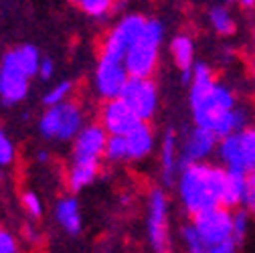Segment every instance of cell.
<instances>
[{
  "label": "cell",
  "instance_id": "obj_19",
  "mask_svg": "<svg viewBox=\"0 0 255 253\" xmlns=\"http://www.w3.org/2000/svg\"><path fill=\"white\" fill-rule=\"evenodd\" d=\"M245 193H247V174L227 170L225 186H223V207L229 209V211L239 209Z\"/></svg>",
  "mask_w": 255,
  "mask_h": 253
},
{
  "label": "cell",
  "instance_id": "obj_26",
  "mask_svg": "<svg viewBox=\"0 0 255 253\" xmlns=\"http://www.w3.org/2000/svg\"><path fill=\"white\" fill-rule=\"evenodd\" d=\"M180 237H182L186 253H205L207 251V245L201 241V237H199V233L195 231L193 225H184L182 231H180Z\"/></svg>",
  "mask_w": 255,
  "mask_h": 253
},
{
  "label": "cell",
  "instance_id": "obj_30",
  "mask_svg": "<svg viewBox=\"0 0 255 253\" xmlns=\"http://www.w3.org/2000/svg\"><path fill=\"white\" fill-rule=\"evenodd\" d=\"M53 75H55V61L49 59V57H43V59H41V65H39L37 77H39L41 81H51Z\"/></svg>",
  "mask_w": 255,
  "mask_h": 253
},
{
  "label": "cell",
  "instance_id": "obj_10",
  "mask_svg": "<svg viewBox=\"0 0 255 253\" xmlns=\"http://www.w3.org/2000/svg\"><path fill=\"white\" fill-rule=\"evenodd\" d=\"M128 79L130 77L126 73L122 59L100 55L98 63H95V71H93V89L104 102L120 98Z\"/></svg>",
  "mask_w": 255,
  "mask_h": 253
},
{
  "label": "cell",
  "instance_id": "obj_13",
  "mask_svg": "<svg viewBox=\"0 0 255 253\" xmlns=\"http://www.w3.org/2000/svg\"><path fill=\"white\" fill-rule=\"evenodd\" d=\"M217 146H219V138L213 132L195 126L190 132H186V136L182 138V142L178 146V164H180V168L205 162L213 152H217Z\"/></svg>",
  "mask_w": 255,
  "mask_h": 253
},
{
  "label": "cell",
  "instance_id": "obj_37",
  "mask_svg": "<svg viewBox=\"0 0 255 253\" xmlns=\"http://www.w3.org/2000/svg\"><path fill=\"white\" fill-rule=\"evenodd\" d=\"M0 182H2V166H0Z\"/></svg>",
  "mask_w": 255,
  "mask_h": 253
},
{
  "label": "cell",
  "instance_id": "obj_16",
  "mask_svg": "<svg viewBox=\"0 0 255 253\" xmlns=\"http://www.w3.org/2000/svg\"><path fill=\"white\" fill-rule=\"evenodd\" d=\"M158 156H160V174L162 180L166 184H174V180L178 178L180 172V164H178V140L174 130H166L162 140H160V148H158Z\"/></svg>",
  "mask_w": 255,
  "mask_h": 253
},
{
  "label": "cell",
  "instance_id": "obj_25",
  "mask_svg": "<svg viewBox=\"0 0 255 253\" xmlns=\"http://www.w3.org/2000/svg\"><path fill=\"white\" fill-rule=\"evenodd\" d=\"M249 227H251V217L245 209H237L233 213V239L237 241V245H241L245 241V237L249 235Z\"/></svg>",
  "mask_w": 255,
  "mask_h": 253
},
{
  "label": "cell",
  "instance_id": "obj_8",
  "mask_svg": "<svg viewBox=\"0 0 255 253\" xmlns=\"http://www.w3.org/2000/svg\"><path fill=\"white\" fill-rule=\"evenodd\" d=\"M190 225L199 233L201 241L209 247L221 245L233 239V211L225 207H217L193 217Z\"/></svg>",
  "mask_w": 255,
  "mask_h": 253
},
{
  "label": "cell",
  "instance_id": "obj_20",
  "mask_svg": "<svg viewBox=\"0 0 255 253\" xmlns=\"http://www.w3.org/2000/svg\"><path fill=\"white\" fill-rule=\"evenodd\" d=\"M100 166L102 164H69L67 168V188L69 193L75 195L83 188L91 186L95 182V178L100 176Z\"/></svg>",
  "mask_w": 255,
  "mask_h": 253
},
{
  "label": "cell",
  "instance_id": "obj_3",
  "mask_svg": "<svg viewBox=\"0 0 255 253\" xmlns=\"http://www.w3.org/2000/svg\"><path fill=\"white\" fill-rule=\"evenodd\" d=\"M164 41V24L158 18H148L140 37L132 43L124 57V67L128 77L152 79V73L160 61V47Z\"/></svg>",
  "mask_w": 255,
  "mask_h": 253
},
{
  "label": "cell",
  "instance_id": "obj_21",
  "mask_svg": "<svg viewBox=\"0 0 255 253\" xmlns=\"http://www.w3.org/2000/svg\"><path fill=\"white\" fill-rule=\"evenodd\" d=\"M209 24L213 26V30L221 37H231L235 33V18L231 14V10L223 4H217V6H211L209 10Z\"/></svg>",
  "mask_w": 255,
  "mask_h": 253
},
{
  "label": "cell",
  "instance_id": "obj_27",
  "mask_svg": "<svg viewBox=\"0 0 255 253\" xmlns=\"http://www.w3.org/2000/svg\"><path fill=\"white\" fill-rule=\"evenodd\" d=\"M16 160V146L8 138V134L0 128V166H10Z\"/></svg>",
  "mask_w": 255,
  "mask_h": 253
},
{
  "label": "cell",
  "instance_id": "obj_28",
  "mask_svg": "<svg viewBox=\"0 0 255 253\" xmlns=\"http://www.w3.org/2000/svg\"><path fill=\"white\" fill-rule=\"evenodd\" d=\"M20 203H22V209L28 217H33V219H39L43 215V203L39 199L37 193L33 191H24L22 197H20Z\"/></svg>",
  "mask_w": 255,
  "mask_h": 253
},
{
  "label": "cell",
  "instance_id": "obj_35",
  "mask_svg": "<svg viewBox=\"0 0 255 253\" xmlns=\"http://www.w3.org/2000/svg\"><path fill=\"white\" fill-rule=\"evenodd\" d=\"M37 160H39V162H47V160H49V152L39 150V152H37Z\"/></svg>",
  "mask_w": 255,
  "mask_h": 253
},
{
  "label": "cell",
  "instance_id": "obj_22",
  "mask_svg": "<svg viewBox=\"0 0 255 253\" xmlns=\"http://www.w3.org/2000/svg\"><path fill=\"white\" fill-rule=\"evenodd\" d=\"M71 93H73V81H69V79L57 81L55 85H51V87L45 91V96H43V104H45V108L65 104V102H69V100H71Z\"/></svg>",
  "mask_w": 255,
  "mask_h": 253
},
{
  "label": "cell",
  "instance_id": "obj_24",
  "mask_svg": "<svg viewBox=\"0 0 255 253\" xmlns=\"http://www.w3.org/2000/svg\"><path fill=\"white\" fill-rule=\"evenodd\" d=\"M104 160L108 162H126L128 160V146L124 136H108L106 150H104Z\"/></svg>",
  "mask_w": 255,
  "mask_h": 253
},
{
  "label": "cell",
  "instance_id": "obj_15",
  "mask_svg": "<svg viewBox=\"0 0 255 253\" xmlns=\"http://www.w3.org/2000/svg\"><path fill=\"white\" fill-rule=\"evenodd\" d=\"M170 57L172 63L178 67L184 85L190 83V75H193V67H195V41L186 33H178L174 35V39H170Z\"/></svg>",
  "mask_w": 255,
  "mask_h": 253
},
{
  "label": "cell",
  "instance_id": "obj_12",
  "mask_svg": "<svg viewBox=\"0 0 255 253\" xmlns=\"http://www.w3.org/2000/svg\"><path fill=\"white\" fill-rule=\"evenodd\" d=\"M30 77L4 53L0 59V104L10 108L26 100Z\"/></svg>",
  "mask_w": 255,
  "mask_h": 253
},
{
  "label": "cell",
  "instance_id": "obj_36",
  "mask_svg": "<svg viewBox=\"0 0 255 253\" xmlns=\"http://www.w3.org/2000/svg\"><path fill=\"white\" fill-rule=\"evenodd\" d=\"M249 71H251V79H253V83H255V55H253V59H251V65H249Z\"/></svg>",
  "mask_w": 255,
  "mask_h": 253
},
{
  "label": "cell",
  "instance_id": "obj_18",
  "mask_svg": "<svg viewBox=\"0 0 255 253\" xmlns=\"http://www.w3.org/2000/svg\"><path fill=\"white\" fill-rule=\"evenodd\" d=\"M55 217L57 223L65 229L69 235H79L83 227V217H81V207L75 195H65L61 197L55 205Z\"/></svg>",
  "mask_w": 255,
  "mask_h": 253
},
{
  "label": "cell",
  "instance_id": "obj_33",
  "mask_svg": "<svg viewBox=\"0 0 255 253\" xmlns=\"http://www.w3.org/2000/svg\"><path fill=\"white\" fill-rule=\"evenodd\" d=\"M22 235H24V239H26L28 243H39V241H41V235H39V231H37L33 225H24Z\"/></svg>",
  "mask_w": 255,
  "mask_h": 253
},
{
  "label": "cell",
  "instance_id": "obj_2",
  "mask_svg": "<svg viewBox=\"0 0 255 253\" xmlns=\"http://www.w3.org/2000/svg\"><path fill=\"white\" fill-rule=\"evenodd\" d=\"M225 174L227 170L217 164L201 162L180 168L176 178L178 199L184 207V211L190 215V219L223 207V186H225Z\"/></svg>",
  "mask_w": 255,
  "mask_h": 253
},
{
  "label": "cell",
  "instance_id": "obj_1",
  "mask_svg": "<svg viewBox=\"0 0 255 253\" xmlns=\"http://www.w3.org/2000/svg\"><path fill=\"white\" fill-rule=\"evenodd\" d=\"M188 104L195 126L213 134L223 118L239 106L235 91L229 85L217 81L207 63H195L188 83Z\"/></svg>",
  "mask_w": 255,
  "mask_h": 253
},
{
  "label": "cell",
  "instance_id": "obj_29",
  "mask_svg": "<svg viewBox=\"0 0 255 253\" xmlns=\"http://www.w3.org/2000/svg\"><path fill=\"white\" fill-rule=\"evenodd\" d=\"M0 253H18L16 237L4 227H0Z\"/></svg>",
  "mask_w": 255,
  "mask_h": 253
},
{
  "label": "cell",
  "instance_id": "obj_5",
  "mask_svg": "<svg viewBox=\"0 0 255 253\" xmlns=\"http://www.w3.org/2000/svg\"><path fill=\"white\" fill-rule=\"evenodd\" d=\"M146 231L148 243L152 253H170L172 239H170V221H168V197L164 188L154 186L148 193V207H146Z\"/></svg>",
  "mask_w": 255,
  "mask_h": 253
},
{
  "label": "cell",
  "instance_id": "obj_31",
  "mask_svg": "<svg viewBox=\"0 0 255 253\" xmlns=\"http://www.w3.org/2000/svg\"><path fill=\"white\" fill-rule=\"evenodd\" d=\"M239 247L235 239L231 241H225V243H221V245H215V247H209L205 253H239Z\"/></svg>",
  "mask_w": 255,
  "mask_h": 253
},
{
  "label": "cell",
  "instance_id": "obj_34",
  "mask_svg": "<svg viewBox=\"0 0 255 253\" xmlns=\"http://www.w3.org/2000/svg\"><path fill=\"white\" fill-rule=\"evenodd\" d=\"M237 2L245 8V10H251V8H255V0H237Z\"/></svg>",
  "mask_w": 255,
  "mask_h": 253
},
{
  "label": "cell",
  "instance_id": "obj_14",
  "mask_svg": "<svg viewBox=\"0 0 255 253\" xmlns=\"http://www.w3.org/2000/svg\"><path fill=\"white\" fill-rule=\"evenodd\" d=\"M140 124L142 120L120 98L104 102L100 110V126L108 132V136H128Z\"/></svg>",
  "mask_w": 255,
  "mask_h": 253
},
{
  "label": "cell",
  "instance_id": "obj_6",
  "mask_svg": "<svg viewBox=\"0 0 255 253\" xmlns=\"http://www.w3.org/2000/svg\"><path fill=\"white\" fill-rule=\"evenodd\" d=\"M217 154L225 170H233L241 174L253 172L255 170V126H247L245 130L219 140Z\"/></svg>",
  "mask_w": 255,
  "mask_h": 253
},
{
  "label": "cell",
  "instance_id": "obj_4",
  "mask_svg": "<svg viewBox=\"0 0 255 253\" xmlns=\"http://www.w3.org/2000/svg\"><path fill=\"white\" fill-rule=\"evenodd\" d=\"M83 126H85L83 108L73 100L47 108L39 118V132L45 140H57V142L73 140L81 132Z\"/></svg>",
  "mask_w": 255,
  "mask_h": 253
},
{
  "label": "cell",
  "instance_id": "obj_32",
  "mask_svg": "<svg viewBox=\"0 0 255 253\" xmlns=\"http://www.w3.org/2000/svg\"><path fill=\"white\" fill-rule=\"evenodd\" d=\"M241 209H245V211L249 213V217H255V188L249 186V182H247V193H245V197H243Z\"/></svg>",
  "mask_w": 255,
  "mask_h": 253
},
{
  "label": "cell",
  "instance_id": "obj_11",
  "mask_svg": "<svg viewBox=\"0 0 255 253\" xmlns=\"http://www.w3.org/2000/svg\"><path fill=\"white\" fill-rule=\"evenodd\" d=\"M120 100L130 106V110L142 122H150L158 110V87L152 79L130 77L120 93Z\"/></svg>",
  "mask_w": 255,
  "mask_h": 253
},
{
  "label": "cell",
  "instance_id": "obj_17",
  "mask_svg": "<svg viewBox=\"0 0 255 253\" xmlns=\"http://www.w3.org/2000/svg\"><path fill=\"white\" fill-rule=\"evenodd\" d=\"M126 138V146H128V160H144L154 152V130L150 128L148 122H142L136 130H132Z\"/></svg>",
  "mask_w": 255,
  "mask_h": 253
},
{
  "label": "cell",
  "instance_id": "obj_38",
  "mask_svg": "<svg viewBox=\"0 0 255 253\" xmlns=\"http://www.w3.org/2000/svg\"><path fill=\"white\" fill-rule=\"evenodd\" d=\"M253 43H255V26H253Z\"/></svg>",
  "mask_w": 255,
  "mask_h": 253
},
{
  "label": "cell",
  "instance_id": "obj_7",
  "mask_svg": "<svg viewBox=\"0 0 255 253\" xmlns=\"http://www.w3.org/2000/svg\"><path fill=\"white\" fill-rule=\"evenodd\" d=\"M146 20L148 18L144 14H138V12H130V14L122 16L108 30V35L104 37L100 55H106V57H114V59H122L124 61L128 49L132 47V43L140 37V33L144 30Z\"/></svg>",
  "mask_w": 255,
  "mask_h": 253
},
{
  "label": "cell",
  "instance_id": "obj_9",
  "mask_svg": "<svg viewBox=\"0 0 255 253\" xmlns=\"http://www.w3.org/2000/svg\"><path fill=\"white\" fill-rule=\"evenodd\" d=\"M108 132L100 124H85L71 140V164H102Z\"/></svg>",
  "mask_w": 255,
  "mask_h": 253
},
{
  "label": "cell",
  "instance_id": "obj_23",
  "mask_svg": "<svg viewBox=\"0 0 255 253\" xmlns=\"http://www.w3.org/2000/svg\"><path fill=\"white\" fill-rule=\"evenodd\" d=\"M75 4L91 18H106L116 6V0H75Z\"/></svg>",
  "mask_w": 255,
  "mask_h": 253
},
{
  "label": "cell",
  "instance_id": "obj_39",
  "mask_svg": "<svg viewBox=\"0 0 255 253\" xmlns=\"http://www.w3.org/2000/svg\"><path fill=\"white\" fill-rule=\"evenodd\" d=\"M71 2H75V0H71Z\"/></svg>",
  "mask_w": 255,
  "mask_h": 253
}]
</instances>
